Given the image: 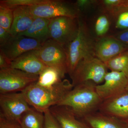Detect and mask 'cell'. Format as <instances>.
I'll return each instance as SVG.
<instances>
[{"instance_id":"3","label":"cell","mask_w":128,"mask_h":128,"mask_svg":"<svg viewBox=\"0 0 128 128\" xmlns=\"http://www.w3.org/2000/svg\"><path fill=\"white\" fill-rule=\"evenodd\" d=\"M79 20V30L74 39L65 49L67 57V71L69 76L74 71L82 60L95 55L94 42L86 25L81 20Z\"/></svg>"},{"instance_id":"5","label":"cell","mask_w":128,"mask_h":128,"mask_svg":"<svg viewBox=\"0 0 128 128\" xmlns=\"http://www.w3.org/2000/svg\"><path fill=\"white\" fill-rule=\"evenodd\" d=\"M38 77L11 67L0 70V94L21 92L36 82Z\"/></svg>"},{"instance_id":"24","label":"cell","mask_w":128,"mask_h":128,"mask_svg":"<svg viewBox=\"0 0 128 128\" xmlns=\"http://www.w3.org/2000/svg\"><path fill=\"white\" fill-rule=\"evenodd\" d=\"M42 0H1L0 4L12 9L20 6H32L40 3Z\"/></svg>"},{"instance_id":"19","label":"cell","mask_w":128,"mask_h":128,"mask_svg":"<svg viewBox=\"0 0 128 128\" xmlns=\"http://www.w3.org/2000/svg\"><path fill=\"white\" fill-rule=\"evenodd\" d=\"M19 124L21 128H44V113L31 107L22 115Z\"/></svg>"},{"instance_id":"6","label":"cell","mask_w":128,"mask_h":128,"mask_svg":"<svg viewBox=\"0 0 128 128\" xmlns=\"http://www.w3.org/2000/svg\"><path fill=\"white\" fill-rule=\"evenodd\" d=\"M30 9L34 17L50 19L60 16L78 18L80 12L75 4L59 0H42Z\"/></svg>"},{"instance_id":"13","label":"cell","mask_w":128,"mask_h":128,"mask_svg":"<svg viewBox=\"0 0 128 128\" xmlns=\"http://www.w3.org/2000/svg\"><path fill=\"white\" fill-rule=\"evenodd\" d=\"M99 109L101 112L121 120L128 118V90L104 101Z\"/></svg>"},{"instance_id":"12","label":"cell","mask_w":128,"mask_h":128,"mask_svg":"<svg viewBox=\"0 0 128 128\" xmlns=\"http://www.w3.org/2000/svg\"><path fill=\"white\" fill-rule=\"evenodd\" d=\"M128 50V47L115 37H105L96 42L95 55L105 63Z\"/></svg>"},{"instance_id":"11","label":"cell","mask_w":128,"mask_h":128,"mask_svg":"<svg viewBox=\"0 0 128 128\" xmlns=\"http://www.w3.org/2000/svg\"><path fill=\"white\" fill-rule=\"evenodd\" d=\"M42 45L32 38L21 35L12 36L4 44L0 47V50L12 62L24 53L38 49Z\"/></svg>"},{"instance_id":"28","label":"cell","mask_w":128,"mask_h":128,"mask_svg":"<svg viewBox=\"0 0 128 128\" xmlns=\"http://www.w3.org/2000/svg\"><path fill=\"white\" fill-rule=\"evenodd\" d=\"M0 128H21L17 122L9 121L0 116Z\"/></svg>"},{"instance_id":"27","label":"cell","mask_w":128,"mask_h":128,"mask_svg":"<svg viewBox=\"0 0 128 128\" xmlns=\"http://www.w3.org/2000/svg\"><path fill=\"white\" fill-rule=\"evenodd\" d=\"M44 128H62L49 109L44 112Z\"/></svg>"},{"instance_id":"4","label":"cell","mask_w":128,"mask_h":128,"mask_svg":"<svg viewBox=\"0 0 128 128\" xmlns=\"http://www.w3.org/2000/svg\"><path fill=\"white\" fill-rule=\"evenodd\" d=\"M108 69L105 63L96 57L82 60L70 76L72 83L74 87L90 82L99 85L104 81Z\"/></svg>"},{"instance_id":"30","label":"cell","mask_w":128,"mask_h":128,"mask_svg":"<svg viewBox=\"0 0 128 128\" xmlns=\"http://www.w3.org/2000/svg\"><path fill=\"white\" fill-rule=\"evenodd\" d=\"M12 62L0 50V70L10 68Z\"/></svg>"},{"instance_id":"29","label":"cell","mask_w":128,"mask_h":128,"mask_svg":"<svg viewBox=\"0 0 128 128\" xmlns=\"http://www.w3.org/2000/svg\"><path fill=\"white\" fill-rule=\"evenodd\" d=\"M96 2V0H78L76 2L75 6L80 12V11L84 10L90 7Z\"/></svg>"},{"instance_id":"33","label":"cell","mask_w":128,"mask_h":128,"mask_svg":"<svg viewBox=\"0 0 128 128\" xmlns=\"http://www.w3.org/2000/svg\"><path fill=\"white\" fill-rule=\"evenodd\" d=\"M126 90H128V85H127V86H126Z\"/></svg>"},{"instance_id":"18","label":"cell","mask_w":128,"mask_h":128,"mask_svg":"<svg viewBox=\"0 0 128 128\" xmlns=\"http://www.w3.org/2000/svg\"><path fill=\"white\" fill-rule=\"evenodd\" d=\"M83 118L92 128H128L121 120L102 112H94Z\"/></svg>"},{"instance_id":"22","label":"cell","mask_w":128,"mask_h":128,"mask_svg":"<svg viewBox=\"0 0 128 128\" xmlns=\"http://www.w3.org/2000/svg\"><path fill=\"white\" fill-rule=\"evenodd\" d=\"M102 3L106 12L114 17L128 8V0H104Z\"/></svg>"},{"instance_id":"26","label":"cell","mask_w":128,"mask_h":128,"mask_svg":"<svg viewBox=\"0 0 128 128\" xmlns=\"http://www.w3.org/2000/svg\"><path fill=\"white\" fill-rule=\"evenodd\" d=\"M116 27L122 30L128 28V8L121 12L116 17Z\"/></svg>"},{"instance_id":"21","label":"cell","mask_w":128,"mask_h":128,"mask_svg":"<svg viewBox=\"0 0 128 128\" xmlns=\"http://www.w3.org/2000/svg\"><path fill=\"white\" fill-rule=\"evenodd\" d=\"M105 64L111 71L124 73L128 79V50L105 62Z\"/></svg>"},{"instance_id":"2","label":"cell","mask_w":128,"mask_h":128,"mask_svg":"<svg viewBox=\"0 0 128 128\" xmlns=\"http://www.w3.org/2000/svg\"><path fill=\"white\" fill-rule=\"evenodd\" d=\"M73 87L72 82L64 79L50 87H43L36 82H34L21 92L30 106L44 113L51 107L58 104Z\"/></svg>"},{"instance_id":"15","label":"cell","mask_w":128,"mask_h":128,"mask_svg":"<svg viewBox=\"0 0 128 128\" xmlns=\"http://www.w3.org/2000/svg\"><path fill=\"white\" fill-rule=\"evenodd\" d=\"M12 9L13 19L10 33L16 36L27 30L35 18L31 13L29 6H18Z\"/></svg>"},{"instance_id":"14","label":"cell","mask_w":128,"mask_h":128,"mask_svg":"<svg viewBox=\"0 0 128 128\" xmlns=\"http://www.w3.org/2000/svg\"><path fill=\"white\" fill-rule=\"evenodd\" d=\"M48 66L40 59L34 50L24 53L12 61L11 67L39 76Z\"/></svg>"},{"instance_id":"16","label":"cell","mask_w":128,"mask_h":128,"mask_svg":"<svg viewBox=\"0 0 128 128\" xmlns=\"http://www.w3.org/2000/svg\"><path fill=\"white\" fill-rule=\"evenodd\" d=\"M49 110L62 128H87L76 118L75 115L67 107L55 105Z\"/></svg>"},{"instance_id":"31","label":"cell","mask_w":128,"mask_h":128,"mask_svg":"<svg viewBox=\"0 0 128 128\" xmlns=\"http://www.w3.org/2000/svg\"><path fill=\"white\" fill-rule=\"evenodd\" d=\"M12 36L10 32L0 27V47L4 44Z\"/></svg>"},{"instance_id":"20","label":"cell","mask_w":128,"mask_h":128,"mask_svg":"<svg viewBox=\"0 0 128 128\" xmlns=\"http://www.w3.org/2000/svg\"><path fill=\"white\" fill-rule=\"evenodd\" d=\"M37 84L41 86L50 87L63 80L65 75L57 69L48 66L40 74Z\"/></svg>"},{"instance_id":"10","label":"cell","mask_w":128,"mask_h":128,"mask_svg":"<svg viewBox=\"0 0 128 128\" xmlns=\"http://www.w3.org/2000/svg\"><path fill=\"white\" fill-rule=\"evenodd\" d=\"M102 84L97 85L96 90L104 101L110 99L126 90L128 79L124 73L118 72H108Z\"/></svg>"},{"instance_id":"1","label":"cell","mask_w":128,"mask_h":128,"mask_svg":"<svg viewBox=\"0 0 128 128\" xmlns=\"http://www.w3.org/2000/svg\"><path fill=\"white\" fill-rule=\"evenodd\" d=\"M96 85L90 82L74 86L57 105L68 108L76 117L84 118L95 112L103 102L96 91Z\"/></svg>"},{"instance_id":"7","label":"cell","mask_w":128,"mask_h":128,"mask_svg":"<svg viewBox=\"0 0 128 128\" xmlns=\"http://www.w3.org/2000/svg\"><path fill=\"white\" fill-rule=\"evenodd\" d=\"M78 18L60 16L50 19L49 25L50 39L65 48L77 35Z\"/></svg>"},{"instance_id":"8","label":"cell","mask_w":128,"mask_h":128,"mask_svg":"<svg viewBox=\"0 0 128 128\" xmlns=\"http://www.w3.org/2000/svg\"><path fill=\"white\" fill-rule=\"evenodd\" d=\"M35 52L47 66L57 69L64 75L68 73L66 50L64 46L56 41L49 39L35 50Z\"/></svg>"},{"instance_id":"32","label":"cell","mask_w":128,"mask_h":128,"mask_svg":"<svg viewBox=\"0 0 128 128\" xmlns=\"http://www.w3.org/2000/svg\"><path fill=\"white\" fill-rule=\"evenodd\" d=\"M115 37L128 48V28L122 30Z\"/></svg>"},{"instance_id":"23","label":"cell","mask_w":128,"mask_h":128,"mask_svg":"<svg viewBox=\"0 0 128 128\" xmlns=\"http://www.w3.org/2000/svg\"><path fill=\"white\" fill-rule=\"evenodd\" d=\"M13 19L12 9L0 4V27L10 32Z\"/></svg>"},{"instance_id":"17","label":"cell","mask_w":128,"mask_h":128,"mask_svg":"<svg viewBox=\"0 0 128 128\" xmlns=\"http://www.w3.org/2000/svg\"><path fill=\"white\" fill-rule=\"evenodd\" d=\"M34 18V21L28 29L18 35L32 38L43 44L50 39L49 28L50 19Z\"/></svg>"},{"instance_id":"9","label":"cell","mask_w":128,"mask_h":128,"mask_svg":"<svg viewBox=\"0 0 128 128\" xmlns=\"http://www.w3.org/2000/svg\"><path fill=\"white\" fill-rule=\"evenodd\" d=\"M0 116L19 123L21 118L31 107L22 92L0 94Z\"/></svg>"},{"instance_id":"34","label":"cell","mask_w":128,"mask_h":128,"mask_svg":"<svg viewBox=\"0 0 128 128\" xmlns=\"http://www.w3.org/2000/svg\"></svg>"},{"instance_id":"25","label":"cell","mask_w":128,"mask_h":128,"mask_svg":"<svg viewBox=\"0 0 128 128\" xmlns=\"http://www.w3.org/2000/svg\"><path fill=\"white\" fill-rule=\"evenodd\" d=\"M110 24L105 15L99 16L96 20L95 29L97 35L102 36L106 33L110 28Z\"/></svg>"}]
</instances>
